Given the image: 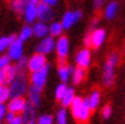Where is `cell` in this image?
<instances>
[{
    "instance_id": "83f0119b",
    "label": "cell",
    "mask_w": 125,
    "mask_h": 124,
    "mask_svg": "<svg viewBox=\"0 0 125 124\" xmlns=\"http://www.w3.org/2000/svg\"><path fill=\"white\" fill-rule=\"evenodd\" d=\"M27 3V0H10V9L18 15H21Z\"/></svg>"
},
{
    "instance_id": "e575fe53",
    "label": "cell",
    "mask_w": 125,
    "mask_h": 124,
    "mask_svg": "<svg viewBox=\"0 0 125 124\" xmlns=\"http://www.w3.org/2000/svg\"><path fill=\"white\" fill-rule=\"evenodd\" d=\"M106 3H107V0H92V8L95 10H100Z\"/></svg>"
},
{
    "instance_id": "277c9868",
    "label": "cell",
    "mask_w": 125,
    "mask_h": 124,
    "mask_svg": "<svg viewBox=\"0 0 125 124\" xmlns=\"http://www.w3.org/2000/svg\"><path fill=\"white\" fill-rule=\"evenodd\" d=\"M107 38V31L104 27H96L90 29V32L85 34L83 43L85 47H90L92 49H99L104 46Z\"/></svg>"
},
{
    "instance_id": "d6a6232c",
    "label": "cell",
    "mask_w": 125,
    "mask_h": 124,
    "mask_svg": "<svg viewBox=\"0 0 125 124\" xmlns=\"http://www.w3.org/2000/svg\"><path fill=\"white\" fill-rule=\"evenodd\" d=\"M111 115H113V108H111V105L106 104V105L102 106V109H101V116H102V119H109Z\"/></svg>"
},
{
    "instance_id": "3957f363",
    "label": "cell",
    "mask_w": 125,
    "mask_h": 124,
    "mask_svg": "<svg viewBox=\"0 0 125 124\" xmlns=\"http://www.w3.org/2000/svg\"><path fill=\"white\" fill-rule=\"evenodd\" d=\"M31 85L29 82V75H27V71H20L17 74V76L14 77L11 81L9 82V92H10V98L14 96H24L28 87Z\"/></svg>"
},
{
    "instance_id": "f35d334b",
    "label": "cell",
    "mask_w": 125,
    "mask_h": 124,
    "mask_svg": "<svg viewBox=\"0 0 125 124\" xmlns=\"http://www.w3.org/2000/svg\"><path fill=\"white\" fill-rule=\"evenodd\" d=\"M14 116H15V113H13V112H6V114H5V118H4V120H5V123H9Z\"/></svg>"
},
{
    "instance_id": "8d00e7d4",
    "label": "cell",
    "mask_w": 125,
    "mask_h": 124,
    "mask_svg": "<svg viewBox=\"0 0 125 124\" xmlns=\"http://www.w3.org/2000/svg\"><path fill=\"white\" fill-rule=\"evenodd\" d=\"M6 112H8V108H6V103H0V122H3V120H4Z\"/></svg>"
},
{
    "instance_id": "ee69618b",
    "label": "cell",
    "mask_w": 125,
    "mask_h": 124,
    "mask_svg": "<svg viewBox=\"0 0 125 124\" xmlns=\"http://www.w3.org/2000/svg\"><path fill=\"white\" fill-rule=\"evenodd\" d=\"M76 1H78V0H76Z\"/></svg>"
},
{
    "instance_id": "484cf974",
    "label": "cell",
    "mask_w": 125,
    "mask_h": 124,
    "mask_svg": "<svg viewBox=\"0 0 125 124\" xmlns=\"http://www.w3.org/2000/svg\"><path fill=\"white\" fill-rule=\"evenodd\" d=\"M17 37H18L20 41H23V42L29 41V39L33 37V29H32V25H31V24H24L23 27L20 28V31H19V33L17 34Z\"/></svg>"
},
{
    "instance_id": "7402d4cb",
    "label": "cell",
    "mask_w": 125,
    "mask_h": 124,
    "mask_svg": "<svg viewBox=\"0 0 125 124\" xmlns=\"http://www.w3.org/2000/svg\"><path fill=\"white\" fill-rule=\"evenodd\" d=\"M76 98V91L75 89H73L72 86H68L67 90H66V92L63 94V96L61 98L60 103H61V106L63 108H70V105L72 104L73 99Z\"/></svg>"
},
{
    "instance_id": "5b68a950",
    "label": "cell",
    "mask_w": 125,
    "mask_h": 124,
    "mask_svg": "<svg viewBox=\"0 0 125 124\" xmlns=\"http://www.w3.org/2000/svg\"><path fill=\"white\" fill-rule=\"evenodd\" d=\"M71 51V42L67 35H60L56 38V45H54V53L57 56L58 62H64L70 56Z\"/></svg>"
},
{
    "instance_id": "f6af8a7d",
    "label": "cell",
    "mask_w": 125,
    "mask_h": 124,
    "mask_svg": "<svg viewBox=\"0 0 125 124\" xmlns=\"http://www.w3.org/2000/svg\"><path fill=\"white\" fill-rule=\"evenodd\" d=\"M0 123H1V122H0Z\"/></svg>"
},
{
    "instance_id": "4dcf8cb0",
    "label": "cell",
    "mask_w": 125,
    "mask_h": 124,
    "mask_svg": "<svg viewBox=\"0 0 125 124\" xmlns=\"http://www.w3.org/2000/svg\"><path fill=\"white\" fill-rule=\"evenodd\" d=\"M9 99H10L9 87L0 82V103H6Z\"/></svg>"
},
{
    "instance_id": "44dd1931",
    "label": "cell",
    "mask_w": 125,
    "mask_h": 124,
    "mask_svg": "<svg viewBox=\"0 0 125 124\" xmlns=\"http://www.w3.org/2000/svg\"><path fill=\"white\" fill-rule=\"evenodd\" d=\"M63 32H64V29H63L62 23L60 20H52V22L48 23V33H49V35L57 38V37H60V35H62Z\"/></svg>"
},
{
    "instance_id": "8fae6325",
    "label": "cell",
    "mask_w": 125,
    "mask_h": 124,
    "mask_svg": "<svg viewBox=\"0 0 125 124\" xmlns=\"http://www.w3.org/2000/svg\"><path fill=\"white\" fill-rule=\"evenodd\" d=\"M47 56L38 53V52H34L31 57H28V65H27V71L29 72H33L37 70H41L42 67H44L47 62Z\"/></svg>"
},
{
    "instance_id": "7bdbcfd3",
    "label": "cell",
    "mask_w": 125,
    "mask_h": 124,
    "mask_svg": "<svg viewBox=\"0 0 125 124\" xmlns=\"http://www.w3.org/2000/svg\"><path fill=\"white\" fill-rule=\"evenodd\" d=\"M0 124H6V123H3V122H1V123H0Z\"/></svg>"
},
{
    "instance_id": "4316f807",
    "label": "cell",
    "mask_w": 125,
    "mask_h": 124,
    "mask_svg": "<svg viewBox=\"0 0 125 124\" xmlns=\"http://www.w3.org/2000/svg\"><path fill=\"white\" fill-rule=\"evenodd\" d=\"M17 38V34H9V35H0V53H5L8 51L10 43Z\"/></svg>"
},
{
    "instance_id": "ac0fdd59",
    "label": "cell",
    "mask_w": 125,
    "mask_h": 124,
    "mask_svg": "<svg viewBox=\"0 0 125 124\" xmlns=\"http://www.w3.org/2000/svg\"><path fill=\"white\" fill-rule=\"evenodd\" d=\"M17 74H18V70L15 67V65L10 63L9 66H6L5 68L0 70V82L8 86L9 82L17 76Z\"/></svg>"
},
{
    "instance_id": "e0dca14e",
    "label": "cell",
    "mask_w": 125,
    "mask_h": 124,
    "mask_svg": "<svg viewBox=\"0 0 125 124\" xmlns=\"http://www.w3.org/2000/svg\"><path fill=\"white\" fill-rule=\"evenodd\" d=\"M25 95H27L28 103L33 104L37 108L41 106V104H42V89L41 87H37L34 85H29Z\"/></svg>"
},
{
    "instance_id": "60d3db41",
    "label": "cell",
    "mask_w": 125,
    "mask_h": 124,
    "mask_svg": "<svg viewBox=\"0 0 125 124\" xmlns=\"http://www.w3.org/2000/svg\"><path fill=\"white\" fill-rule=\"evenodd\" d=\"M27 1H28V3H33V4H38L41 0H27Z\"/></svg>"
},
{
    "instance_id": "7c38bea8",
    "label": "cell",
    "mask_w": 125,
    "mask_h": 124,
    "mask_svg": "<svg viewBox=\"0 0 125 124\" xmlns=\"http://www.w3.org/2000/svg\"><path fill=\"white\" fill-rule=\"evenodd\" d=\"M6 55L10 57L11 61H14V62L18 61L20 57L24 56V42L20 41V39L17 37L15 39L10 43L8 51H6Z\"/></svg>"
},
{
    "instance_id": "ab89813d",
    "label": "cell",
    "mask_w": 125,
    "mask_h": 124,
    "mask_svg": "<svg viewBox=\"0 0 125 124\" xmlns=\"http://www.w3.org/2000/svg\"><path fill=\"white\" fill-rule=\"evenodd\" d=\"M96 27H99V18H94L92 22H91V27H90V29L96 28Z\"/></svg>"
},
{
    "instance_id": "8992f818",
    "label": "cell",
    "mask_w": 125,
    "mask_h": 124,
    "mask_svg": "<svg viewBox=\"0 0 125 124\" xmlns=\"http://www.w3.org/2000/svg\"><path fill=\"white\" fill-rule=\"evenodd\" d=\"M49 70H51V66H49V63H47L46 66L42 67L41 70L29 72V82H31V85H34L37 87L43 89V87L46 86L47 81H48Z\"/></svg>"
},
{
    "instance_id": "9c48e42d",
    "label": "cell",
    "mask_w": 125,
    "mask_h": 124,
    "mask_svg": "<svg viewBox=\"0 0 125 124\" xmlns=\"http://www.w3.org/2000/svg\"><path fill=\"white\" fill-rule=\"evenodd\" d=\"M54 45H56V38L52 35H46L44 38H41L39 42L35 46V52L42 53L44 56H48L52 52H54Z\"/></svg>"
},
{
    "instance_id": "603a6c76",
    "label": "cell",
    "mask_w": 125,
    "mask_h": 124,
    "mask_svg": "<svg viewBox=\"0 0 125 124\" xmlns=\"http://www.w3.org/2000/svg\"><path fill=\"white\" fill-rule=\"evenodd\" d=\"M37 106H34L33 104L28 103L27 106L24 108L23 113H21V116H23L24 122H31V120H35L37 116H38V113H37Z\"/></svg>"
},
{
    "instance_id": "ffe728a7",
    "label": "cell",
    "mask_w": 125,
    "mask_h": 124,
    "mask_svg": "<svg viewBox=\"0 0 125 124\" xmlns=\"http://www.w3.org/2000/svg\"><path fill=\"white\" fill-rule=\"evenodd\" d=\"M87 98V101H89V105L91 108V110H96V109L100 106V103H101V91L99 89H94L91 90V92L89 94Z\"/></svg>"
},
{
    "instance_id": "52a82bcc",
    "label": "cell",
    "mask_w": 125,
    "mask_h": 124,
    "mask_svg": "<svg viewBox=\"0 0 125 124\" xmlns=\"http://www.w3.org/2000/svg\"><path fill=\"white\" fill-rule=\"evenodd\" d=\"M83 18V11L81 9H75V10H66L62 14V18H61V23L64 31H68L71 29L76 23Z\"/></svg>"
},
{
    "instance_id": "74e56055",
    "label": "cell",
    "mask_w": 125,
    "mask_h": 124,
    "mask_svg": "<svg viewBox=\"0 0 125 124\" xmlns=\"http://www.w3.org/2000/svg\"><path fill=\"white\" fill-rule=\"evenodd\" d=\"M42 3H44V4H47V5H49V6H57L58 5V3H60V0H41Z\"/></svg>"
},
{
    "instance_id": "6da1fadb",
    "label": "cell",
    "mask_w": 125,
    "mask_h": 124,
    "mask_svg": "<svg viewBox=\"0 0 125 124\" xmlns=\"http://www.w3.org/2000/svg\"><path fill=\"white\" fill-rule=\"evenodd\" d=\"M120 61V53L113 51L110 52L105 60V63L102 66V85L105 87H111L115 82V77H116V66L119 65Z\"/></svg>"
},
{
    "instance_id": "9a60e30c",
    "label": "cell",
    "mask_w": 125,
    "mask_h": 124,
    "mask_svg": "<svg viewBox=\"0 0 125 124\" xmlns=\"http://www.w3.org/2000/svg\"><path fill=\"white\" fill-rule=\"evenodd\" d=\"M21 17H23L25 24H33L34 22L38 20V13H37V4L33 3H27L23 13H21Z\"/></svg>"
},
{
    "instance_id": "d6986e66",
    "label": "cell",
    "mask_w": 125,
    "mask_h": 124,
    "mask_svg": "<svg viewBox=\"0 0 125 124\" xmlns=\"http://www.w3.org/2000/svg\"><path fill=\"white\" fill-rule=\"evenodd\" d=\"M32 29H33V37L35 38H44L46 35H48V23H44V22L37 20L32 24Z\"/></svg>"
},
{
    "instance_id": "5bb4252c",
    "label": "cell",
    "mask_w": 125,
    "mask_h": 124,
    "mask_svg": "<svg viewBox=\"0 0 125 124\" xmlns=\"http://www.w3.org/2000/svg\"><path fill=\"white\" fill-rule=\"evenodd\" d=\"M120 9V5L116 0H110L107 1L104 6H102V17H104L106 20L111 22L116 18L117 13H119Z\"/></svg>"
},
{
    "instance_id": "30bf717a",
    "label": "cell",
    "mask_w": 125,
    "mask_h": 124,
    "mask_svg": "<svg viewBox=\"0 0 125 124\" xmlns=\"http://www.w3.org/2000/svg\"><path fill=\"white\" fill-rule=\"evenodd\" d=\"M37 13H38V20L44 22V23H49V22L54 20L56 17V11L53 6H49L42 1L37 4Z\"/></svg>"
},
{
    "instance_id": "b9f144b4",
    "label": "cell",
    "mask_w": 125,
    "mask_h": 124,
    "mask_svg": "<svg viewBox=\"0 0 125 124\" xmlns=\"http://www.w3.org/2000/svg\"><path fill=\"white\" fill-rule=\"evenodd\" d=\"M23 124H37V123H35V120H31V122H24Z\"/></svg>"
},
{
    "instance_id": "836d02e7",
    "label": "cell",
    "mask_w": 125,
    "mask_h": 124,
    "mask_svg": "<svg viewBox=\"0 0 125 124\" xmlns=\"http://www.w3.org/2000/svg\"><path fill=\"white\" fill-rule=\"evenodd\" d=\"M11 63V60L10 57L6 55V53H0V70L1 68H5L6 66H9Z\"/></svg>"
},
{
    "instance_id": "cb8c5ba5",
    "label": "cell",
    "mask_w": 125,
    "mask_h": 124,
    "mask_svg": "<svg viewBox=\"0 0 125 124\" xmlns=\"http://www.w3.org/2000/svg\"><path fill=\"white\" fill-rule=\"evenodd\" d=\"M86 79V70L82 68V67H73V71H72V75H71V81H72V85H80L81 82Z\"/></svg>"
},
{
    "instance_id": "f1b7e54d",
    "label": "cell",
    "mask_w": 125,
    "mask_h": 124,
    "mask_svg": "<svg viewBox=\"0 0 125 124\" xmlns=\"http://www.w3.org/2000/svg\"><path fill=\"white\" fill-rule=\"evenodd\" d=\"M67 84H66V82H60V84H58L56 87H54V99L56 100H58V101H60L61 100V98L63 96V94L66 92V90H67Z\"/></svg>"
},
{
    "instance_id": "7a4b0ae2",
    "label": "cell",
    "mask_w": 125,
    "mask_h": 124,
    "mask_svg": "<svg viewBox=\"0 0 125 124\" xmlns=\"http://www.w3.org/2000/svg\"><path fill=\"white\" fill-rule=\"evenodd\" d=\"M70 113L73 116V119L77 120L78 123H86L91 116V108L89 105L87 98L77 96L73 99L72 104L70 105Z\"/></svg>"
},
{
    "instance_id": "f546056e",
    "label": "cell",
    "mask_w": 125,
    "mask_h": 124,
    "mask_svg": "<svg viewBox=\"0 0 125 124\" xmlns=\"http://www.w3.org/2000/svg\"><path fill=\"white\" fill-rule=\"evenodd\" d=\"M37 124H54V116L51 114H41L35 119Z\"/></svg>"
},
{
    "instance_id": "1f68e13d",
    "label": "cell",
    "mask_w": 125,
    "mask_h": 124,
    "mask_svg": "<svg viewBox=\"0 0 125 124\" xmlns=\"http://www.w3.org/2000/svg\"><path fill=\"white\" fill-rule=\"evenodd\" d=\"M15 67L18 70V72L20 71H27V65H28V57L23 56V57H20L18 61H15Z\"/></svg>"
},
{
    "instance_id": "d4e9b609",
    "label": "cell",
    "mask_w": 125,
    "mask_h": 124,
    "mask_svg": "<svg viewBox=\"0 0 125 124\" xmlns=\"http://www.w3.org/2000/svg\"><path fill=\"white\" fill-rule=\"evenodd\" d=\"M54 124H68V112H67V108L61 106L56 112Z\"/></svg>"
},
{
    "instance_id": "2e32d148",
    "label": "cell",
    "mask_w": 125,
    "mask_h": 124,
    "mask_svg": "<svg viewBox=\"0 0 125 124\" xmlns=\"http://www.w3.org/2000/svg\"><path fill=\"white\" fill-rule=\"evenodd\" d=\"M73 71V66L67 62H58V67H57V76L60 79L61 82H70L71 81V75Z\"/></svg>"
},
{
    "instance_id": "d590c367",
    "label": "cell",
    "mask_w": 125,
    "mask_h": 124,
    "mask_svg": "<svg viewBox=\"0 0 125 124\" xmlns=\"http://www.w3.org/2000/svg\"><path fill=\"white\" fill-rule=\"evenodd\" d=\"M23 123H24V119L21 116V114H15V116L6 124H23Z\"/></svg>"
},
{
    "instance_id": "ba28073f",
    "label": "cell",
    "mask_w": 125,
    "mask_h": 124,
    "mask_svg": "<svg viewBox=\"0 0 125 124\" xmlns=\"http://www.w3.org/2000/svg\"><path fill=\"white\" fill-rule=\"evenodd\" d=\"M73 61H75L76 66L87 70V68L91 66V63H92V52H91V48L90 47H82V48H80L77 52L75 53Z\"/></svg>"
},
{
    "instance_id": "4fadbf2b",
    "label": "cell",
    "mask_w": 125,
    "mask_h": 124,
    "mask_svg": "<svg viewBox=\"0 0 125 124\" xmlns=\"http://www.w3.org/2000/svg\"><path fill=\"white\" fill-rule=\"evenodd\" d=\"M27 104H28V100L24 96H14L6 101V108H8L9 112H13L15 114H21Z\"/></svg>"
}]
</instances>
